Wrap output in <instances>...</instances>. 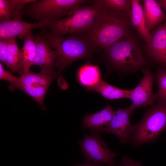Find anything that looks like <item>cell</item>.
<instances>
[{"mask_svg": "<svg viewBox=\"0 0 166 166\" xmlns=\"http://www.w3.org/2000/svg\"><path fill=\"white\" fill-rule=\"evenodd\" d=\"M19 48L15 38L9 39L7 49V67L11 73H18L21 76L23 73L20 55Z\"/></svg>", "mask_w": 166, "mask_h": 166, "instance_id": "cell-20", "label": "cell"}, {"mask_svg": "<svg viewBox=\"0 0 166 166\" xmlns=\"http://www.w3.org/2000/svg\"><path fill=\"white\" fill-rule=\"evenodd\" d=\"M40 34L56 53L54 67L57 70L58 85L62 89H66L68 85L62 76L64 69L75 61L90 58L97 49L85 33L71 34L64 37L54 35L44 29Z\"/></svg>", "mask_w": 166, "mask_h": 166, "instance_id": "cell-1", "label": "cell"}, {"mask_svg": "<svg viewBox=\"0 0 166 166\" xmlns=\"http://www.w3.org/2000/svg\"><path fill=\"white\" fill-rule=\"evenodd\" d=\"M116 166H142L140 161H134L130 158H128L125 156L123 157L121 162L116 165Z\"/></svg>", "mask_w": 166, "mask_h": 166, "instance_id": "cell-28", "label": "cell"}, {"mask_svg": "<svg viewBox=\"0 0 166 166\" xmlns=\"http://www.w3.org/2000/svg\"><path fill=\"white\" fill-rule=\"evenodd\" d=\"M81 166H102L103 164H91L89 162L86 161L84 163L80 164Z\"/></svg>", "mask_w": 166, "mask_h": 166, "instance_id": "cell-29", "label": "cell"}, {"mask_svg": "<svg viewBox=\"0 0 166 166\" xmlns=\"http://www.w3.org/2000/svg\"><path fill=\"white\" fill-rule=\"evenodd\" d=\"M104 51L108 66L111 70L121 74L142 71L149 65L137 41L131 34Z\"/></svg>", "mask_w": 166, "mask_h": 166, "instance_id": "cell-3", "label": "cell"}, {"mask_svg": "<svg viewBox=\"0 0 166 166\" xmlns=\"http://www.w3.org/2000/svg\"><path fill=\"white\" fill-rule=\"evenodd\" d=\"M22 16L19 15L11 20H0V38L10 39L16 36L20 38L33 29L47 28L45 22L30 23L22 20Z\"/></svg>", "mask_w": 166, "mask_h": 166, "instance_id": "cell-12", "label": "cell"}, {"mask_svg": "<svg viewBox=\"0 0 166 166\" xmlns=\"http://www.w3.org/2000/svg\"><path fill=\"white\" fill-rule=\"evenodd\" d=\"M18 77L14 75L9 71L6 70L3 67L1 62L0 63V79L7 81L13 84L18 80Z\"/></svg>", "mask_w": 166, "mask_h": 166, "instance_id": "cell-26", "label": "cell"}, {"mask_svg": "<svg viewBox=\"0 0 166 166\" xmlns=\"http://www.w3.org/2000/svg\"><path fill=\"white\" fill-rule=\"evenodd\" d=\"M78 79L80 84L87 91L97 85L102 79L100 69L96 65L85 64L79 69Z\"/></svg>", "mask_w": 166, "mask_h": 166, "instance_id": "cell-18", "label": "cell"}, {"mask_svg": "<svg viewBox=\"0 0 166 166\" xmlns=\"http://www.w3.org/2000/svg\"><path fill=\"white\" fill-rule=\"evenodd\" d=\"M132 9L130 15L131 24L140 37L148 43L151 38V34L144 16L142 6L139 0H131Z\"/></svg>", "mask_w": 166, "mask_h": 166, "instance_id": "cell-15", "label": "cell"}, {"mask_svg": "<svg viewBox=\"0 0 166 166\" xmlns=\"http://www.w3.org/2000/svg\"><path fill=\"white\" fill-rule=\"evenodd\" d=\"M132 114L130 105L118 109L114 112L106 129V133L116 135L119 139L121 144H126L133 132V126L130 122V117Z\"/></svg>", "mask_w": 166, "mask_h": 166, "instance_id": "cell-9", "label": "cell"}, {"mask_svg": "<svg viewBox=\"0 0 166 166\" xmlns=\"http://www.w3.org/2000/svg\"><path fill=\"white\" fill-rule=\"evenodd\" d=\"M90 135L84 132L83 139L78 141L86 161L116 166L114 159L118 154L110 150L100 133L90 130Z\"/></svg>", "mask_w": 166, "mask_h": 166, "instance_id": "cell-7", "label": "cell"}, {"mask_svg": "<svg viewBox=\"0 0 166 166\" xmlns=\"http://www.w3.org/2000/svg\"><path fill=\"white\" fill-rule=\"evenodd\" d=\"M141 71L143 77L137 86L132 89L129 98L132 101L130 106L133 113L137 108L151 106L157 101V93L153 91L154 75L148 68Z\"/></svg>", "mask_w": 166, "mask_h": 166, "instance_id": "cell-8", "label": "cell"}, {"mask_svg": "<svg viewBox=\"0 0 166 166\" xmlns=\"http://www.w3.org/2000/svg\"><path fill=\"white\" fill-rule=\"evenodd\" d=\"M34 36L31 31L20 38L24 41V45L20 49V59L23 73L28 71L31 66L34 65L36 52Z\"/></svg>", "mask_w": 166, "mask_h": 166, "instance_id": "cell-17", "label": "cell"}, {"mask_svg": "<svg viewBox=\"0 0 166 166\" xmlns=\"http://www.w3.org/2000/svg\"><path fill=\"white\" fill-rule=\"evenodd\" d=\"M9 39L0 38V60L7 67V49Z\"/></svg>", "mask_w": 166, "mask_h": 166, "instance_id": "cell-27", "label": "cell"}, {"mask_svg": "<svg viewBox=\"0 0 166 166\" xmlns=\"http://www.w3.org/2000/svg\"><path fill=\"white\" fill-rule=\"evenodd\" d=\"M36 52L34 65L38 66L41 72L52 74L56 72L54 65L57 58L55 51L40 34L34 36Z\"/></svg>", "mask_w": 166, "mask_h": 166, "instance_id": "cell-11", "label": "cell"}, {"mask_svg": "<svg viewBox=\"0 0 166 166\" xmlns=\"http://www.w3.org/2000/svg\"><path fill=\"white\" fill-rule=\"evenodd\" d=\"M156 102L145 111L142 119L133 126L131 140L136 145L154 141L166 129V103Z\"/></svg>", "mask_w": 166, "mask_h": 166, "instance_id": "cell-5", "label": "cell"}, {"mask_svg": "<svg viewBox=\"0 0 166 166\" xmlns=\"http://www.w3.org/2000/svg\"><path fill=\"white\" fill-rule=\"evenodd\" d=\"M49 87L39 85L22 86L18 89L23 91L35 100L43 110H45L44 101Z\"/></svg>", "mask_w": 166, "mask_h": 166, "instance_id": "cell-22", "label": "cell"}, {"mask_svg": "<svg viewBox=\"0 0 166 166\" xmlns=\"http://www.w3.org/2000/svg\"><path fill=\"white\" fill-rule=\"evenodd\" d=\"M58 75L57 71L49 74L41 72L34 73L30 70L18 77L15 83L10 85L9 89L10 90L14 91L22 86L36 85L49 87L52 81Z\"/></svg>", "mask_w": 166, "mask_h": 166, "instance_id": "cell-14", "label": "cell"}, {"mask_svg": "<svg viewBox=\"0 0 166 166\" xmlns=\"http://www.w3.org/2000/svg\"><path fill=\"white\" fill-rule=\"evenodd\" d=\"M91 3L101 8H109L129 15L131 12V0H92Z\"/></svg>", "mask_w": 166, "mask_h": 166, "instance_id": "cell-21", "label": "cell"}, {"mask_svg": "<svg viewBox=\"0 0 166 166\" xmlns=\"http://www.w3.org/2000/svg\"><path fill=\"white\" fill-rule=\"evenodd\" d=\"M156 75L158 87L156 101L166 103V69L161 67L157 68Z\"/></svg>", "mask_w": 166, "mask_h": 166, "instance_id": "cell-23", "label": "cell"}, {"mask_svg": "<svg viewBox=\"0 0 166 166\" xmlns=\"http://www.w3.org/2000/svg\"><path fill=\"white\" fill-rule=\"evenodd\" d=\"M74 166H81V165H80V164H78L75 165Z\"/></svg>", "mask_w": 166, "mask_h": 166, "instance_id": "cell-31", "label": "cell"}, {"mask_svg": "<svg viewBox=\"0 0 166 166\" xmlns=\"http://www.w3.org/2000/svg\"><path fill=\"white\" fill-rule=\"evenodd\" d=\"M94 91L106 99L110 100L129 99L132 90L120 89L109 84L102 79L96 86L88 91Z\"/></svg>", "mask_w": 166, "mask_h": 166, "instance_id": "cell-19", "label": "cell"}, {"mask_svg": "<svg viewBox=\"0 0 166 166\" xmlns=\"http://www.w3.org/2000/svg\"><path fill=\"white\" fill-rule=\"evenodd\" d=\"M101 8L93 4L79 6L65 18L46 23V28L49 29L51 34L58 36L87 32L91 30Z\"/></svg>", "mask_w": 166, "mask_h": 166, "instance_id": "cell-4", "label": "cell"}, {"mask_svg": "<svg viewBox=\"0 0 166 166\" xmlns=\"http://www.w3.org/2000/svg\"><path fill=\"white\" fill-rule=\"evenodd\" d=\"M143 10L146 24L150 30L166 19V15L156 0H143Z\"/></svg>", "mask_w": 166, "mask_h": 166, "instance_id": "cell-16", "label": "cell"}, {"mask_svg": "<svg viewBox=\"0 0 166 166\" xmlns=\"http://www.w3.org/2000/svg\"><path fill=\"white\" fill-rule=\"evenodd\" d=\"M13 18L21 15V11L26 4L36 2L37 0H7Z\"/></svg>", "mask_w": 166, "mask_h": 166, "instance_id": "cell-24", "label": "cell"}, {"mask_svg": "<svg viewBox=\"0 0 166 166\" xmlns=\"http://www.w3.org/2000/svg\"><path fill=\"white\" fill-rule=\"evenodd\" d=\"M114 112L112 107L109 105L97 113L87 114L82 121L83 128H89L99 133L105 131Z\"/></svg>", "mask_w": 166, "mask_h": 166, "instance_id": "cell-13", "label": "cell"}, {"mask_svg": "<svg viewBox=\"0 0 166 166\" xmlns=\"http://www.w3.org/2000/svg\"><path fill=\"white\" fill-rule=\"evenodd\" d=\"M156 1L161 7L163 8L166 12V0H158Z\"/></svg>", "mask_w": 166, "mask_h": 166, "instance_id": "cell-30", "label": "cell"}, {"mask_svg": "<svg viewBox=\"0 0 166 166\" xmlns=\"http://www.w3.org/2000/svg\"><path fill=\"white\" fill-rule=\"evenodd\" d=\"M132 27L129 14L101 8L91 30L85 34L97 49L104 50L131 34Z\"/></svg>", "mask_w": 166, "mask_h": 166, "instance_id": "cell-2", "label": "cell"}, {"mask_svg": "<svg viewBox=\"0 0 166 166\" xmlns=\"http://www.w3.org/2000/svg\"><path fill=\"white\" fill-rule=\"evenodd\" d=\"M151 34L150 40L146 43V53L153 62L166 69V22L159 24Z\"/></svg>", "mask_w": 166, "mask_h": 166, "instance_id": "cell-10", "label": "cell"}, {"mask_svg": "<svg viewBox=\"0 0 166 166\" xmlns=\"http://www.w3.org/2000/svg\"><path fill=\"white\" fill-rule=\"evenodd\" d=\"M91 2L86 0H37L24 7L21 13L36 22L47 23L59 20L77 7Z\"/></svg>", "mask_w": 166, "mask_h": 166, "instance_id": "cell-6", "label": "cell"}, {"mask_svg": "<svg viewBox=\"0 0 166 166\" xmlns=\"http://www.w3.org/2000/svg\"><path fill=\"white\" fill-rule=\"evenodd\" d=\"M13 18L7 0H0V19L11 20Z\"/></svg>", "mask_w": 166, "mask_h": 166, "instance_id": "cell-25", "label": "cell"}]
</instances>
